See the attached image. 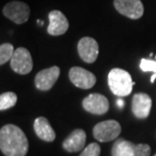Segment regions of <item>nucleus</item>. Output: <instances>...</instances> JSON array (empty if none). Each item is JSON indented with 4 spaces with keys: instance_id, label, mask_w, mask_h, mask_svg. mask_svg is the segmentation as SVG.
I'll return each mask as SVG.
<instances>
[{
    "instance_id": "18",
    "label": "nucleus",
    "mask_w": 156,
    "mask_h": 156,
    "mask_svg": "<svg viewBox=\"0 0 156 156\" xmlns=\"http://www.w3.org/2000/svg\"><path fill=\"white\" fill-rule=\"evenodd\" d=\"M140 68L143 72H152V76L150 78V82L154 83L156 79V61L150 59H142L140 62Z\"/></svg>"
},
{
    "instance_id": "14",
    "label": "nucleus",
    "mask_w": 156,
    "mask_h": 156,
    "mask_svg": "<svg viewBox=\"0 0 156 156\" xmlns=\"http://www.w3.org/2000/svg\"><path fill=\"white\" fill-rule=\"evenodd\" d=\"M86 134L82 129H75L72 133L64 140L62 143V147L65 151L74 153L81 151L85 148Z\"/></svg>"
},
{
    "instance_id": "20",
    "label": "nucleus",
    "mask_w": 156,
    "mask_h": 156,
    "mask_svg": "<svg viewBox=\"0 0 156 156\" xmlns=\"http://www.w3.org/2000/svg\"><path fill=\"white\" fill-rule=\"evenodd\" d=\"M117 105H118V107L120 108H123V107H124V101L122 98H119L118 101H117Z\"/></svg>"
},
{
    "instance_id": "3",
    "label": "nucleus",
    "mask_w": 156,
    "mask_h": 156,
    "mask_svg": "<svg viewBox=\"0 0 156 156\" xmlns=\"http://www.w3.org/2000/svg\"><path fill=\"white\" fill-rule=\"evenodd\" d=\"M148 144H135L126 139H117L112 147V156H150Z\"/></svg>"
},
{
    "instance_id": "2",
    "label": "nucleus",
    "mask_w": 156,
    "mask_h": 156,
    "mask_svg": "<svg viewBox=\"0 0 156 156\" xmlns=\"http://www.w3.org/2000/svg\"><path fill=\"white\" fill-rule=\"evenodd\" d=\"M108 83L111 91L120 98L129 95L132 92L133 85H135L131 74L121 68H114L110 71L108 75Z\"/></svg>"
},
{
    "instance_id": "21",
    "label": "nucleus",
    "mask_w": 156,
    "mask_h": 156,
    "mask_svg": "<svg viewBox=\"0 0 156 156\" xmlns=\"http://www.w3.org/2000/svg\"><path fill=\"white\" fill-rule=\"evenodd\" d=\"M153 156H156V153H155V155H153Z\"/></svg>"
},
{
    "instance_id": "8",
    "label": "nucleus",
    "mask_w": 156,
    "mask_h": 156,
    "mask_svg": "<svg viewBox=\"0 0 156 156\" xmlns=\"http://www.w3.org/2000/svg\"><path fill=\"white\" fill-rule=\"evenodd\" d=\"M69 79L76 87L81 89H90L96 82L94 74L81 67L71 68L69 71Z\"/></svg>"
},
{
    "instance_id": "1",
    "label": "nucleus",
    "mask_w": 156,
    "mask_h": 156,
    "mask_svg": "<svg viewBox=\"0 0 156 156\" xmlns=\"http://www.w3.org/2000/svg\"><path fill=\"white\" fill-rule=\"evenodd\" d=\"M0 150L5 156H26L29 140L23 131L15 125H4L0 129Z\"/></svg>"
},
{
    "instance_id": "12",
    "label": "nucleus",
    "mask_w": 156,
    "mask_h": 156,
    "mask_svg": "<svg viewBox=\"0 0 156 156\" xmlns=\"http://www.w3.org/2000/svg\"><path fill=\"white\" fill-rule=\"evenodd\" d=\"M152 99L147 93L139 92L132 99V113L137 119H146L150 115Z\"/></svg>"
},
{
    "instance_id": "17",
    "label": "nucleus",
    "mask_w": 156,
    "mask_h": 156,
    "mask_svg": "<svg viewBox=\"0 0 156 156\" xmlns=\"http://www.w3.org/2000/svg\"><path fill=\"white\" fill-rule=\"evenodd\" d=\"M14 48L11 44L4 43L0 46V65L5 64L6 62L11 60L12 56L14 54Z\"/></svg>"
},
{
    "instance_id": "19",
    "label": "nucleus",
    "mask_w": 156,
    "mask_h": 156,
    "mask_svg": "<svg viewBox=\"0 0 156 156\" xmlns=\"http://www.w3.org/2000/svg\"><path fill=\"white\" fill-rule=\"evenodd\" d=\"M101 151V146L98 143H90L83 149L79 156H99Z\"/></svg>"
},
{
    "instance_id": "22",
    "label": "nucleus",
    "mask_w": 156,
    "mask_h": 156,
    "mask_svg": "<svg viewBox=\"0 0 156 156\" xmlns=\"http://www.w3.org/2000/svg\"><path fill=\"white\" fill-rule=\"evenodd\" d=\"M155 58H156V56H155Z\"/></svg>"
},
{
    "instance_id": "6",
    "label": "nucleus",
    "mask_w": 156,
    "mask_h": 156,
    "mask_svg": "<svg viewBox=\"0 0 156 156\" xmlns=\"http://www.w3.org/2000/svg\"><path fill=\"white\" fill-rule=\"evenodd\" d=\"M3 14L16 24H23L29 20L30 9L29 5L21 1H11L3 7Z\"/></svg>"
},
{
    "instance_id": "10",
    "label": "nucleus",
    "mask_w": 156,
    "mask_h": 156,
    "mask_svg": "<svg viewBox=\"0 0 156 156\" xmlns=\"http://www.w3.org/2000/svg\"><path fill=\"white\" fill-rule=\"evenodd\" d=\"M77 51L82 61L91 64L98 59L99 47L94 39L90 38V37H84L78 42Z\"/></svg>"
},
{
    "instance_id": "9",
    "label": "nucleus",
    "mask_w": 156,
    "mask_h": 156,
    "mask_svg": "<svg viewBox=\"0 0 156 156\" xmlns=\"http://www.w3.org/2000/svg\"><path fill=\"white\" fill-rule=\"evenodd\" d=\"M82 107L86 112L93 115H105L110 108L108 98L99 93H91L82 101Z\"/></svg>"
},
{
    "instance_id": "13",
    "label": "nucleus",
    "mask_w": 156,
    "mask_h": 156,
    "mask_svg": "<svg viewBox=\"0 0 156 156\" xmlns=\"http://www.w3.org/2000/svg\"><path fill=\"white\" fill-rule=\"evenodd\" d=\"M69 29V23L63 12L59 10H52L49 13L48 34L51 36L64 35Z\"/></svg>"
},
{
    "instance_id": "16",
    "label": "nucleus",
    "mask_w": 156,
    "mask_h": 156,
    "mask_svg": "<svg viewBox=\"0 0 156 156\" xmlns=\"http://www.w3.org/2000/svg\"><path fill=\"white\" fill-rule=\"evenodd\" d=\"M17 102V95L12 91L4 92L0 95V111H6L13 108Z\"/></svg>"
},
{
    "instance_id": "7",
    "label": "nucleus",
    "mask_w": 156,
    "mask_h": 156,
    "mask_svg": "<svg viewBox=\"0 0 156 156\" xmlns=\"http://www.w3.org/2000/svg\"><path fill=\"white\" fill-rule=\"evenodd\" d=\"M114 5L118 12L131 20H139L144 13L141 0H114Z\"/></svg>"
},
{
    "instance_id": "11",
    "label": "nucleus",
    "mask_w": 156,
    "mask_h": 156,
    "mask_svg": "<svg viewBox=\"0 0 156 156\" xmlns=\"http://www.w3.org/2000/svg\"><path fill=\"white\" fill-rule=\"evenodd\" d=\"M59 75H60V68L58 66L41 70L35 77V85L39 90L48 91L55 85Z\"/></svg>"
},
{
    "instance_id": "5",
    "label": "nucleus",
    "mask_w": 156,
    "mask_h": 156,
    "mask_svg": "<svg viewBox=\"0 0 156 156\" xmlns=\"http://www.w3.org/2000/svg\"><path fill=\"white\" fill-rule=\"evenodd\" d=\"M33 59L30 51L26 48L20 47L15 49L14 54L10 60V67L15 73L20 75L29 74L33 70Z\"/></svg>"
},
{
    "instance_id": "15",
    "label": "nucleus",
    "mask_w": 156,
    "mask_h": 156,
    "mask_svg": "<svg viewBox=\"0 0 156 156\" xmlns=\"http://www.w3.org/2000/svg\"><path fill=\"white\" fill-rule=\"evenodd\" d=\"M34 130L41 140L45 142H53L56 138V133L49 121L44 117L37 118L34 122Z\"/></svg>"
},
{
    "instance_id": "4",
    "label": "nucleus",
    "mask_w": 156,
    "mask_h": 156,
    "mask_svg": "<svg viewBox=\"0 0 156 156\" xmlns=\"http://www.w3.org/2000/svg\"><path fill=\"white\" fill-rule=\"evenodd\" d=\"M122 128L119 122L108 120L101 122L93 127L92 134L94 139L99 142H110L117 139L121 134Z\"/></svg>"
}]
</instances>
